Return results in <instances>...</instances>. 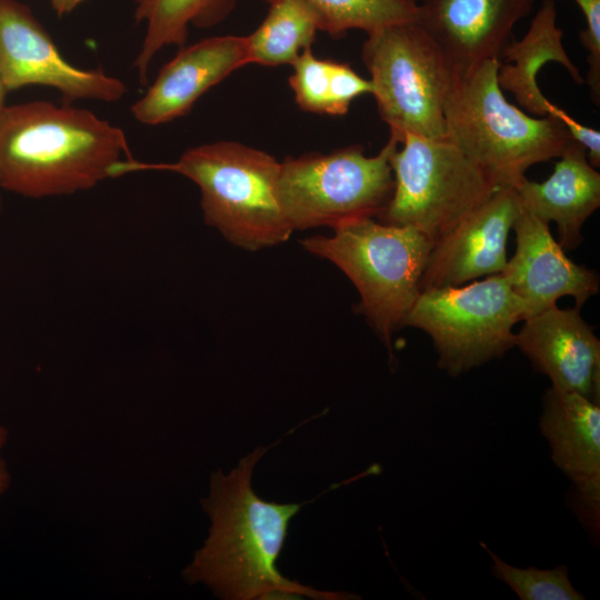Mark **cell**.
Returning <instances> with one entry per match:
<instances>
[{"mask_svg": "<svg viewBox=\"0 0 600 600\" xmlns=\"http://www.w3.org/2000/svg\"><path fill=\"white\" fill-rule=\"evenodd\" d=\"M512 230L517 247L502 273L523 307L524 319L557 304L564 296L572 297L580 309L599 292L597 272L566 256L549 223L521 208Z\"/></svg>", "mask_w": 600, "mask_h": 600, "instance_id": "13", "label": "cell"}, {"mask_svg": "<svg viewBox=\"0 0 600 600\" xmlns=\"http://www.w3.org/2000/svg\"><path fill=\"white\" fill-rule=\"evenodd\" d=\"M8 93V90L6 89L1 78H0V112L1 110L4 108V100H6V96Z\"/></svg>", "mask_w": 600, "mask_h": 600, "instance_id": "27", "label": "cell"}, {"mask_svg": "<svg viewBox=\"0 0 600 600\" xmlns=\"http://www.w3.org/2000/svg\"><path fill=\"white\" fill-rule=\"evenodd\" d=\"M261 24L247 37L249 64H292L321 31L317 12L302 0H271Z\"/></svg>", "mask_w": 600, "mask_h": 600, "instance_id": "20", "label": "cell"}, {"mask_svg": "<svg viewBox=\"0 0 600 600\" xmlns=\"http://www.w3.org/2000/svg\"><path fill=\"white\" fill-rule=\"evenodd\" d=\"M556 467L571 482L566 502L590 539L600 537V404L550 387L539 419Z\"/></svg>", "mask_w": 600, "mask_h": 600, "instance_id": "11", "label": "cell"}, {"mask_svg": "<svg viewBox=\"0 0 600 600\" xmlns=\"http://www.w3.org/2000/svg\"><path fill=\"white\" fill-rule=\"evenodd\" d=\"M144 170L182 174L200 189L207 224L236 247L254 251L287 241L293 232L279 199L280 162L237 141H217L186 150L170 163L120 162L113 178Z\"/></svg>", "mask_w": 600, "mask_h": 600, "instance_id": "3", "label": "cell"}, {"mask_svg": "<svg viewBox=\"0 0 600 600\" xmlns=\"http://www.w3.org/2000/svg\"><path fill=\"white\" fill-rule=\"evenodd\" d=\"M523 307L503 273L461 286L424 289L402 327L424 331L438 367L451 377L501 358L514 347Z\"/></svg>", "mask_w": 600, "mask_h": 600, "instance_id": "9", "label": "cell"}, {"mask_svg": "<svg viewBox=\"0 0 600 600\" xmlns=\"http://www.w3.org/2000/svg\"><path fill=\"white\" fill-rule=\"evenodd\" d=\"M492 560L491 572L506 583L520 600H584L572 584L567 566L552 569L519 568L502 560L482 541L479 542Z\"/></svg>", "mask_w": 600, "mask_h": 600, "instance_id": "22", "label": "cell"}, {"mask_svg": "<svg viewBox=\"0 0 600 600\" xmlns=\"http://www.w3.org/2000/svg\"><path fill=\"white\" fill-rule=\"evenodd\" d=\"M86 1L87 0H50V3L56 13L61 17L69 14Z\"/></svg>", "mask_w": 600, "mask_h": 600, "instance_id": "25", "label": "cell"}, {"mask_svg": "<svg viewBox=\"0 0 600 600\" xmlns=\"http://www.w3.org/2000/svg\"><path fill=\"white\" fill-rule=\"evenodd\" d=\"M237 0H134V19L146 33L134 68L141 86H147L153 58L168 46L183 47L189 26L210 28L222 22Z\"/></svg>", "mask_w": 600, "mask_h": 600, "instance_id": "19", "label": "cell"}, {"mask_svg": "<svg viewBox=\"0 0 600 600\" xmlns=\"http://www.w3.org/2000/svg\"><path fill=\"white\" fill-rule=\"evenodd\" d=\"M391 154L393 192L379 219L410 226L433 242L500 186L447 138L406 133Z\"/></svg>", "mask_w": 600, "mask_h": 600, "instance_id": "8", "label": "cell"}, {"mask_svg": "<svg viewBox=\"0 0 600 600\" xmlns=\"http://www.w3.org/2000/svg\"><path fill=\"white\" fill-rule=\"evenodd\" d=\"M361 54L390 134L399 142L406 133L446 138L443 108L456 74L417 20L368 33Z\"/></svg>", "mask_w": 600, "mask_h": 600, "instance_id": "6", "label": "cell"}, {"mask_svg": "<svg viewBox=\"0 0 600 600\" xmlns=\"http://www.w3.org/2000/svg\"><path fill=\"white\" fill-rule=\"evenodd\" d=\"M497 79L502 90L513 94L517 102L536 117L561 118L564 110L550 102L541 92L537 76L548 62L560 63L573 81L584 79L571 61L563 46V32L557 26L554 0H543L530 22L527 33L518 41H510L501 57Z\"/></svg>", "mask_w": 600, "mask_h": 600, "instance_id": "18", "label": "cell"}, {"mask_svg": "<svg viewBox=\"0 0 600 600\" xmlns=\"http://www.w3.org/2000/svg\"><path fill=\"white\" fill-rule=\"evenodd\" d=\"M514 347L551 387L600 404V340L580 309L557 304L523 320Z\"/></svg>", "mask_w": 600, "mask_h": 600, "instance_id": "14", "label": "cell"}, {"mask_svg": "<svg viewBox=\"0 0 600 600\" xmlns=\"http://www.w3.org/2000/svg\"><path fill=\"white\" fill-rule=\"evenodd\" d=\"M308 252L336 264L354 284L362 313L392 357L393 332L420 294L421 277L433 241L410 226L373 218L348 221L332 236L301 241Z\"/></svg>", "mask_w": 600, "mask_h": 600, "instance_id": "5", "label": "cell"}, {"mask_svg": "<svg viewBox=\"0 0 600 600\" xmlns=\"http://www.w3.org/2000/svg\"><path fill=\"white\" fill-rule=\"evenodd\" d=\"M7 439V431L3 427H0V450L3 447ZM9 483V474L7 472L3 460L0 457V496L7 489Z\"/></svg>", "mask_w": 600, "mask_h": 600, "instance_id": "26", "label": "cell"}, {"mask_svg": "<svg viewBox=\"0 0 600 600\" xmlns=\"http://www.w3.org/2000/svg\"><path fill=\"white\" fill-rule=\"evenodd\" d=\"M272 448L258 447L229 474L216 471L202 501L211 519L209 537L184 570L192 583L203 582L227 600H348L353 593L317 590L283 577L277 568L290 520L306 504L260 498L251 486L258 461Z\"/></svg>", "mask_w": 600, "mask_h": 600, "instance_id": "1", "label": "cell"}, {"mask_svg": "<svg viewBox=\"0 0 600 600\" xmlns=\"http://www.w3.org/2000/svg\"><path fill=\"white\" fill-rule=\"evenodd\" d=\"M399 143L390 134L373 157L353 144L280 162L279 199L293 231L379 218L393 192L390 159Z\"/></svg>", "mask_w": 600, "mask_h": 600, "instance_id": "7", "label": "cell"}, {"mask_svg": "<svg viewBox=\"0 0 600 600\" xmlns=\"http://www.w3.org/2000/svg\"><path fill=\"white\" fill-rule=\"evenodd\" d=\"M246 64H249L247 37L217 36L182 47L131 106V113L147 126L183 117L209 89Z\"/></svg>", "mask_w": 600, "mask_h": 600, "instance_id": "16", "label": "cell"}, {"mask_svg": "<svg viewBox=\"0 0 600 600\" xmlns=\"http://www.w3.org/2000/svg\"><path fill=\"white\" fill-rule=\"evenodd\" d=\"M0 78L8 91L27 86L58 90L66 102H117L126 84L100 69L67 61L32 11L17 0H0Z\"/></svg>", "mask_w": 600, "mask_h": 600, "instance_id": "10", "label": "cell"}, {"mask_svg": "<svg viewBox=\"0 0 600 600\" xmlns=\"http://www.w3.org/2000/svg\"><path fill=\"white\" fill-rule=\"evenodd\" d=\"M289 84L296 103L306 112L329 114L333 60L317 58L311 47L291 64Z\"/></svg>", "mask_w": 600, "mask_h": 600, "instance_id": "23", "label": "cell"}, {"mask_svg": "<svg viewBox=\"0 0 600 600\" xmlns=\"http://www.w3.org/2000/svg\"><path fill=\"white\" fill-rule=\"evenodd\" d=\"M132 158L122 129L87 109L29 101L0 112V190L72 194L113 178Z\"/></svg>", "mask_w": 600, "mask_h": 600, "instance_id": "2", "label": "cell"}, {"mask_svg": "<svg viewBox=\"0 0 600 600\" xmlns=\"http://www.w3.org/2000/svg\"><path fill=\"white\" fill-rule=\"evenodd\" d=\"M580 8L586 28L580 32V41L587 50L589 64L587 79L592 101L600 102V0H574Z\"/></svg>", "mask_w": 600, "mask_h": 600, "instance_id": "24", "label": "cell"}, {"mask_svg": "<svg viewBox=\"0 0 600 600\" xmlns=\"http://www.w3.org/2000/svg\"><path fill=\"white\" fill-rule=\"evenodd\" d=\"M521 208L516 189L500 187L433 242L421 277L420 292L502 273L508 261V237Z\"/></svg>", "mask_w": 600, "mask_h": 600, "instance_id": "12", "label": "cell"}, {"mask_svg": "<svg viewBox=\"0 0 600 600\" xmlns=\"http://www.w3.org/2000/svg\"><path fill=\"white\" fill-rule=\"evenodd\" d=\"M500 60L456 76L444 101L446 138L500 187L517 189L533 164L559 158L574 140L553 117L511 104L497 79Z\"/></svg>", "mask_w": 600, "mask_h": 600, "instance_id": "4", "label": "cell"}, {"mask_svg": "<svg viewBox=\"0 0 600 600\" xmlns=\"http://www.w3.org/2000/svg\"><path fill=\"white\" fill-rule=\"evenodd\" d=\"M270 2L271 0H263ZM318 14L321 31L333 38L358 29L367 34L418 19L419 0H302Z\"/></svg>", "mask_w": 600, "mask_h": 600, "instance_id": "21", "label": "cell"}, {"mask_svg": "<svg viewBox=\"0 0 600 600\" xmlns=\"http://www.w3.org/2000/svg\"><path fill=\"white\" fill-rule=\"evenodd\" d=\"M0 210H1V197H0Z\"/></svg>", "mask_w": 600, "mask_h": 600, "instance_id": "28", "label": "cell"}, {"mask_svg": "<svg viewBox=\"0 0 600 600\" xmlns=\"http://www.w3.org/2000/svg\"><path fill=\"white\" fill-rule=\"evenodd\" d=\"M534 0H421L417 21L432 37L456 76L498 59L514 26Z\"/></svg>", "mask_w": 600, "mask_h": 600, "instance_id": "15", "label": "cell"}, {"mask_svg": "<svg viewBox=\"0 0 600 600\" xmlns=\"http://www.w3.org/2000/svg\"><path fill=\"white\" fill-rule=\"evenodd\" d=\"M559 158L548 179H527L516 191L522 208L547 223L554 222L559 244L572 250L582 241V226L600 206V173L576 140Z\"/></svg>", "mask_w": 600, "mask_h": 600, "instance_id": "17", "label": "cell"}]
</instances>
